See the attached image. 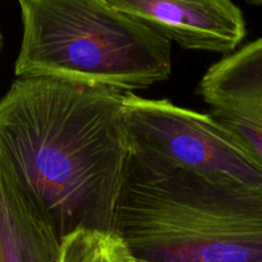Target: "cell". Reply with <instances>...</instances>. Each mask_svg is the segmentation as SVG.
Here are the masks:
<instances>
[{
  "mask_svg": "<svg viewBox=\"0 0 262 262\" xmlns=\"http://www.w3.org/2000/svg\"><path fill=\"white\" fill-rule=\"evenodd\" d=\"M3 45H4V40H3V35H2V31H0V55H2Z\"/></svg>",
  "mask_w": 262,
  "mask_h": 262,
  "instance_id": "cell-9",
  "label": "cell"
},
{
  "mask_svg": "<svg viewBox=\"0 0 262 262\" xmlns=\"http://www.w3.org/2000/svg\"><path fill=\"white\" fill-rule=\"evenodd\" d=\"M59 262H135L114 233L78 230L61 241Z\"/></svg>",
  "mask_w": 262,
  "mask_h": 262,
  "instance_id": "cell-8",
  "label": "cell"
},
{
  "mask_svg": "<svg viewBox=\"0 0 262 262\" xmlns=\"http://www.w3.org/2000/svg\"><path fill=\"white\" fill-rule=\"evenodd\" d=\"M125 92L22 77L0 99V160L60 241L114 233L129 158Z\"/></svg>",
  "mask_w": 262,
  "mask_h": 262,
  "instance_id": "cell-1",
  "label": "cell"
},
{
  "mask_svg": "<svg viewBox=\"0 0 262 262\" xmlns=\"http://www.w3.org/2000/svg\"><path fill=\"white\" fill-rule=\"evenodd\" d=\"M61 241L0 160V262H59Z\"/></svg>",
  "mask_w": 262,
  "mask_h": 262,
  "instance_id": "cell-7",
  "label": "cell"
},
{
  "mask_svg": "<svg viewBox=\"0 0 262 262\" xmlns=\"http://www.w3.org/2000/svg\"><path fill=\"white\" fill-rule=\"evenodd\" d=\"M196 92L262 160V37L210 67Z\"/></svg>",
  "mask_w": 262,
  "mask_h": 262,
  "instance_id": "cell-6",
  "label": "cell"
},
{
  "mask_svg": "<svg viewBox=\"0 0 262 262\" xmlns=\"http://www.w3.org/2000/svg\"><path fill=\"white\" fill-rule=\"evenodd\" d=\"M114 234L135 262H262V188L129 156Z\"/></svg>",
  "mask_w": 262,
  "mask_h": 262,
  "instance_id": "cell-2",
  "label": "cell"
},
{
  "mask_svg": "<svg viewBox=\"0 0 262 262\" xmlns=\"http://www.w3.org/2000/svg\"><path fill=\"white\" fill-rule=\"evenodd\" d=\"M17 78L41 77L128 94L171 76L170 41L109 0H20Z\"/></svg>",
  "mask_w": 262,
  "mask_h": 262,
  "instance_id": "cell-3",
  "label": "cell"
},
{
  "mask_svg": "<svg viewBox=\"0 0 262 262\" xmlns=\"http://www.w3.org/2000/svg\"><path fill=\"white\" fill-rule=\"evenodd\" d=\"M129 156L219 183L262 188V160L212 114L128 92Z\"/></svg>",
  "mask_w": 262,
  "mask_h": 262,
  "instance_id": "cell-4",
  "label": "cell"
},
{
  "mask_svg": "<svg viewBox=\"0 0 262 262\" xmlns=\"http://www.w3.org/2000/svg\"><path fill=\"white\" fill-rule=\"evenodd\" d=\"M168 41L188 50L235 53L246 37V20L229 0H109Z\"/></svg>",
  "mask_w": 262,
  "mask_h": 262,
  "instance_id": "cell-5",
  "label": "cell"
}]
</instances>
